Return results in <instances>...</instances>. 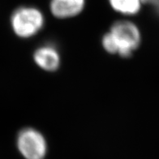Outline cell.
I'll use <instances>...</instances> for the list:
<instances>
[{
    "mask_svg": "<svg viewBox=\"0 0 159 159\" xmlns=\"http://www.w3.org/2000/svg\"><path fill=\"white\" fill-rule=\"evenodd\" d=\"M141 42L139 28L128 20L115 22L102 39L104 50L112 55L128 58L137 50Z\"/></svg>",
    "mask_w": 159,
    "mask_h": 159,
    "instance_id": "cell-1",
    "label": "cell"
},
{
    "mask_svg": "<svg viewBox=\"0 0 159 159\" xmlns=\"http://www.w3.org/2000/svg\"><path fill=\"white\" fill-rule=\"evenodd\" d=\"M45 24L42 11L33 7H21L13 12L11 25L14 34L20 38H30L38 34Z\"/></svg>",
    "mask_w": 159,
    "mask_h": 159,
    "instance_id": "cell-2",
    "label": "cell"
},
{
    "mask_svg": "<svg viewBox=\"0 0 159 159\" xmlns=\"http://www.w3.org/2000/svg\"><path fill=\"white\" fill-rule=\"evenodd\" d=\"M18 150L25 159H44L47 153V142L38 130L24 128L17 136Z\"/></svg>",
    "mask_w": 159,
    "mask_h": 159,
    "instance_id": "cell-3",
    "label": "cell"
},
{
    "mask_svg": "<svg viewBox=\"0 0 159 159\" xmlns=\"http://www.w3.org/2000/svg\"><path fill=\"white\" fill-rule=\"evenodd\" d=\"M85 5V0H51L50 11L59 19H67L79 15Z\"/></svg>",
    "mask_w": 159,
    "mask_h": 159,
    "instance_id": "cell-5",
    "label": "cell"
},
{
    "mask_svg": "<svg viewBox=\"0 0 159 159\" xmlns=\"http://www.w3.org/2000/svg\"><path fill=\"white\" fill-rule=\"evenodd\" d=\"M34 60L40 68L46 71H56L60 66V55L53 45L38 47L34 54Z\"/></svg>",
    "mask_w": 159,
    "mask_h": 159,
    "instance_id": "cell-4",
    "label": "cell"
},
{
    "mask_svg": "<svg viewBox=\"0 0 159 159\" xmlns=\"http://www.w3.org/2000/svg\"><path fill=\"white\" fill-rule=\"evenodd\" d=\"M143 0H109L111 7L123 15L132 16L138 13Z\"/></svg>",
    "mask_w": 159,
    "mask_h": 159,
    "instance_id": "cell-6",
    "label": "cell"
}]
</instances>
